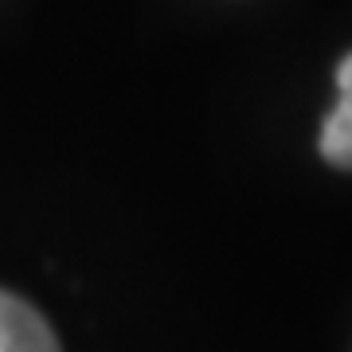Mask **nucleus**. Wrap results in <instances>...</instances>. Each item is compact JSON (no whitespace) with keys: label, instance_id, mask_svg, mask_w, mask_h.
I'll return each mask as SVG.
<instances>
[{"label":"nucleus","instance_id":"nucleus-1","mask_svg":"<svg viewBox=\"0 0 352 352\" xmlns=\"http://www.w3.org/2000/svg\"><path fill=\"white\" fill-rule=\"evenodd\" d=\"M0 352H63L39 309L0 289Z\"/></svg>","mask_w":352,"mask_h":352},{"label":"nucleus","instance_id":"nucleus-2","mask_svg":"<svg viewBox=\"0 0 352 352\" xmlns=\"http://www.w3.org/2000/svg\"><path fill=\"white\" fill-rule=\"evenodd\" d=\"M337 110L325 118L321 129V157L337 168H352V55L337 67Z\"/></svg>","mask_w":352,"mask_h":352}]
</instances>
